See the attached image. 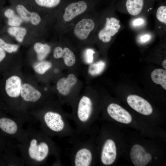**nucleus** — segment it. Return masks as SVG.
I'll return each instance as SVG.
<instances>
[{"label": "nucleus", "mask_w": 166, "mask_h": 166, "mask_svg": "<svg viewBox=\"0 0 166 166\" xmlns=\"http://www.w3.org/2000/svg\"><path fill=\"white\" fill-rule=\"evenodd\" d=\"M26 130L27 136L25 141L17 145L24 165H43L52 155L56 157V163L60 164L59 150L51 137L42 130L31 128Z\"/></svg>", "instance_id": "nucleus-1"}, {"label": "nucleus", "mask_w": 166, "mask_h": 166, "mask_svg": "<svg viewBox=\"0 0 166 166\" xmlns=\"http://www.w3.org/2000/svg\"><path fill=\"white\" fill-rule=\"evenodd\" d=\"M43 106L29 113L40 123L41 130L50 136L69 137L77 135L70 125L71 115L63 112L59 107L52 105L43 104Z\"/></svg>", "instance_id": "nucleus-2"}, {"label": "nucleus", "mask_w": 166, "mask_h": 166, "mask_svg": "<svg viewBox=\"0 0 166 166\" xmlns=\"http://www.w3.org/2000/svg\"><path fill=\"white\" fill-rule=\"evenodd\" d=\"M11 6L27 26L41 40L54 34L56 16L38 10L24 0H10Z\"/></svg>", "instance_id": "nucleus-3"}, {"label": "nucleus", "mask_w": 166, "mask_h": 166, "mask_svg": "<svg viewBox=\"0 0 166 166\" xmlns=\"http://www.w3.org/2000/svg\"><path fill=\"white\" fill-rule=\"evenodd\" d=\"M101 12L94 9L77 19L61 37L67 44L78 47L93 43L94 35L99 24Z\"/></svg>", "instance_id": "nucleus-4"}, {"label": "nucleus", "mask_w": 166, "mask_h": 166, "mask_svg": "<svg viewBox=\"0 0 166 166\" xmlns=\"http://www.w3.org/2000/svg\"><path fill=\"white\" fill-rule=\"evenodd\" d=\"M98 0H68L56 15L54 35L57 38L69 29L79 18L95 9Z\"/></svg>", "instance_id": "nucleus-5"}, {"label": "nucleus", "mask_w": 166, "mask_h": 166, "mask_svg": "<svg viewBox=\"0 0 166 166\" xmlns=\"http://www.w3.org/2000/svg\"><path fill=\"white\" fill-rule=\"evenodd\" d=\"M112 4L101 12V17L95 31L93 42L106 45L111 43L121 30L122 26Z\"/></svg>", "instance_id": "nucleus-6"}, {"label": "nucleus", "mask_w": 166, "mask_h": 166, "mask_svg": "<svg viewBox=\"0 0 166 166\" xmlns=\"http://www.w3.org/2000/svg\"><path fill=\"white\" fill-rule=\"evenodd\" d=\"M76 126L77 134L91 133V127L96 118L93 100L87 95L82 96L75 105L71 115Z\"/></svg>", "instance_id": "nucleus-7"}, {"label": "nucleus", "mask_w": 166, "mask_h": 166, "mask_svg": "<svg viewBox=\"0 0 166 166\" xmlns=\"http://www.w3.org/2000/svg\"><path fill=\"white\" fill-rule=\"evenodd\" d=\"M90 136L86 140H81L77 135L70 137L69 143L72 144L70 159L72 165L91 166L94 164L96 147L93 138Z\"/></svg>", "instance_id": "nucleus-8"}, {"label": "nucleus", "mask_w": 166, "mask_h": 166, "mask_svg": "<svg viewBox=\"0 0 166 166\" xmlns=\"http://www.w3.org/2000/svg\"><path fill=\"white\" fill-rule=\"evenodd\" d=\"M27 119L22 117H10L6 113L0 112V134L10 139H14L23 143L26 139V130L23 124Z\"/></svg>", "instance_id": "nucleus-9"}, {"label": "nucleus", "mask_w": 166, "mask_h": 166, "mask_svg": "<svg viewBox=\"0 0 166 166\" xmlns=\"http://www.w3.org/2000/svg\"><path fill=\"white\" fill-rule=\"evenodd\" d=\"M20 97L22 101V109L23 113L28 116L26 113V107L32 105L39 104L42 103V94L41 92L32 85L28 83L22 84Z\"/></svg>", "instance_id": "nucleus-10"}, {"label": "nucleus", "mask_w": 166, "mask_h": 166, "mask_svg": "<svg viewBox=\"0 0 166 166\" xmlns=\"http://www.w3.org/2000/svg\"><path fill=\"white\" fill-rule=\"evenodd\" d=\"M7 31L8 34L17 42L20 44L29 41L34 42L42 40L26 26L23 25L18 26H8Z\"/></svg>", "instance_id": "nucleus-11"}, {"label": "nucleus", "mask_w": 166, "mask_h": 166, "mask_svg": "<svg viewBox=\"0 0 166 166\" xmlns=\"http://www.w3.org/2000/svg\"><path fill=\"white\" fill-rule=\"evenodd\" d=\"M40 11L57 14L68 0H24Z\"/></svg>", "instance_id": "nucleus-12"}, {"label": "nucleus", "mask_w": 166, "mask_h": 166, "mask_svg": "<svg viewBox=\"0 0 166 166\" xmlns=\"http://www.w3.org/2000/svg\"><path fill=\"white\" fill-rule=\"evenodd\" d=\"M117 156V149L114 141L110 138L105 139L101 147L100 154V160L104 165L112 164Z\"/></svg>", "instance_id": "nucleus-13"}, {"label": "nucleus", "mask_w": 166, "mask_h": 166, "mask_svg": "<svg viewBox=\"0 0 166 166\" xmlns=\"http://www.w3.org/2000/svg\"><path fill=\"white\" fill-rule=\"evenodd\" d=\"M128 105L134 110L142 114L148 115L152 112L150 104L143 98L136 95H130L127 98Z\"/></svg>", "instance_id": "nucleus-14"}, {"label": "nucleus", "mask_w": 166, "mask_h": 166, "mask_svg": "<svg viewBox=\"0 0 166 166\" xmlns=\"http://www.w3.org/2000/svg\"><path fill=\"white\" fill-rule=\"evenodd\" d=\"M106 111L108 115L114 120L125 124L130 123L132 120L130 113L120 105L111 103L107 107Z\"/></svg>", "instance_id": "nucleus-15"}, {"label": "nucleus", "mask_w": 166, "mask_h": 166, "mask_svg": "<svg viewBox=\"0 0 166 166\" xmlns=\"http://www.w3.org/2000/svg\"><path fill=\"white\" fill-rule=\"evenodd\" d=\"M130 158L133 164L136 166H144L151 160V155L147 152L142 146L136 144L132 148Z\"/></svg>", "instance_id": "nucleus-16"}, {"label": "nucleus", "mask_w": 166, "mask_h": 166, "mask_svg": "<svg viewBox=\"0 0 166 166\" xmlns=\"http://www.w3.org/2000/svg\"><path fill=\"white\" fill-rule=\"evenodd\" d=\"M154 0H125L124 8L127 13L131 16H137L144 14L149 7V2Z\"/></svg>", "instance_id": "nucleus-17"}, {"label": "nucleus", "mask_w": 166, "mask_h": 166, "mask_svg": "<svg viewBox=\"0 0 166 166\" xmlns=\"http://www.w3.org/2000/svg\"><path fill=\"white\" fill-rule=\"evenodd\" d=\"M77 81V78L73 73L69 74L66 77L59 79L56 83V89L61 96L66 97L69 94L72 88Z\"/></svg>", "instance_id": "nucleus-18"}, {"label": "nucleus", "mask_w": 166, "mask_h": 166, "mask_svg": "<svg viewBox=\"0 0 166 166\" xmlns=\"http://www.w3.org/2000/svg\"><path fill=\"white\" fill-rule=\"evenodd\" d=\"M3 166H22L23 162L13 152V145L6 148L0 154Z\"/></svg>", "instance_id": "nucleus-19"}, {"label": "nucleus", "mask_w": 166, "mask_h": 166, "mask_svg": "<svg viewBox=\"0 0 166 166\" xmlns=\"http://www.w3.org/2000/svg\"><path fill=\"white\" fill-rule=\"evenodd\" d=\"M45 41L38 40L35 42L33 44V49L38 61L45 60L52 51L51 45Z\"/></svg>", "instance_id": "nucleus-20"}, {"label": "nucleus", "mask_w": 166, "mask_h": 166, "mask_svg": "<svg viewBox=\"0 0 166 166\" xmlns=\"http://www.w3.org/2000/svg\"><path fill=\"white\" fill-rule=\"evenodd\" d=\"M152 81L155 84L160 85L164 89H166V70L161 69H156L151 74Z\"/></svg>", "instance_id": "nucleus-21"}, {"label": "nucleus", "mask_w": 166, "mask_h": 166, "mask_svg": "<svg viewBox=\"0 0 166 166\" xmlns=\"http://www.w3.org/2000/svg\"><path fill=\"white\" fill-rule=\"evenodd\" d=\"M155 18L157 28L159 30L165 29L166 25V6L162 5L159 6L156 10L155 14Z\"/></svg>", "instance_id": "nucleus-22"}, {"label": "nucleus", "mask_w": 166, "mask_h": 166, "mask_svg": "<svg viewBox=\"0 0 166 166\" xmlns=\"http://www.w3.org/2000/svg\"><path fill=\"white\" fill-rule=\"evenodd\" d=\"M61 58L65 65L69 67L73 66L76 60L74 52L71 48L66 46L63 47V53Z\"/></svg>", "instance_id": "nucleus-23"}, {"label": "nucleus", "mask_w": 166, "mask_h": 166, "mask_svg": "<svg viewBox=\"0 0 166 166\" xmlns=\"http://www.w3.org/2000/svg\"><path fill=\"white\" fill-rule=\"evenodd\" d=\"M52 65L50 61L44 60L36 63L34 65L33 68L37 73L43 75L51 69Z\"/></svg>", "instance_id": "nucleus-24"}, {"label": "nucleus", "mask_w": 166, "mask_h": 166, "mask_svg": "<svg viewBox=\"0 0 166 166\" xmlns=\"http://www.w3.org/2000/svg\"><path fill=\"white\" fill-rule=\"evenodd\" d=\"M105 66L104 62L100 61L91 65L89 68L88 72L91 75L99 74L103 71Z\"/></svg>", "instance_id": "nucleus-25"}, {"label": "nucleus", "mask_w": 166, "mask_h": 166, "mask_svg": "<svg viewBox=\"0 0 166 166\" xmlns=\"http://www.w3.org/2000/svg\"><path fill=\"white\" fill-rule=\"evenodd\" d=\"M0 47L7 53L11 54L17 52L19 47L18 44L7 43L0 38Z\"/></svg>", "instance_id": "nucleus-26"}, {"label": "nucleus", "mask_w": 166, "mask_h": 166, "mask_svg": "<svg viewBox=\"0 0 166 166\" xmlns=\"http://www.w3.org/2000/svg\"><path fill=\"white\" fill-rule=\"evenodd\" d=\"M7 23L8 26H18L24 25V22L20 17L17 14L12 17L7 19Z\"/></svg>", "instance_id": "nucleus-27"}, {"label": "nucleus", "mask_w": 166, "mask_h": 166, "mask_svg": "<svg viewBox=\"0 0 166 166\" xmlns=\"http://www.w3.org/2000/svg\"><path fill=\"white\" fill-rule=\"evenodd\" d=\"M138 16L133 19L131 22L132 26L134 28H140L145 25V19L140 16Z\"/></svg>", "instance_id": "nucleus-28"}, {"label": "nucleus", "mask_w": 166, "mask_h": 166, "mask_svg": "<svg viewBox=\"0 0 166 166\" xmlns=\"http://www.w3.org/2000/svg\"><path fill=\"white\" fill-rule=\"evenodd\" d=\"M10 139L0 134V153L12 145Z\"/></svg>", "instance_id": "nucleus-29"}, {"label": "nucleus", "mask_w": 166, "mask_h": 166, "mask_svg": "<svg viewBox=\"0 0 166 166\" xmlns=\"http://www.w3.org/2000/svg\"><path fill=\"white\" fill-rule=\"evenodd\" d=\"M63 53V47L61 45L55 46L52 51V56L55 59H59L62 57Z\"/></svg>", "instance_id": "nucleus-30"}, {"label": "nucleus", "mask_w": 166, "mask_h": 166, "mask_svg": "<svg viewBox=\"0 0 166 166\" xmlns=\"http://www.w3.org/2000/svg\"><path fill=\"white\" fill-rule=\"evenodd\" d=\"M152 36L149 33H144L140 34L138 37V41L140 43L144 44L150 41L152 38Z\"/></svg>", "instance_id": "nucleus-31"}, {"label": "nucleus", "mask_w": 166, "mask_h": 166, "mask_svg": "<svg viewBox=\"0 0 166 166\" xmlns=\"http://www.w3.org/2000/svg\"><path fill=\"white\" fill-rule=\"evenodd\" d=\"M86 51L85 52L86 53L85 55V57L86 59V61L88 63H91L93 60V54L94 52L92 49H89L87 48L86 49Z\"/></svg>", "instance_id": "nucleus-32"}, {"label": "nucleus", "mask_w": 166, "mask_h": 166, "mask_svg": "<svg viewBox=\"0 0 166 166\" xmlns=\"http://www.w3.org/2000/svg\"><path fill=\"white\" fill-rule=\"evenodd\" d=\"M7 53L2 49L0 47V65L2 64L6 59V57ZM0 67H1L0 66Z\"/></svg>", "instance_id": "nucleus-33"}, {"label": "nucleus", "mask_w": 166, "mask_h": 166, "mask_svg": "<svg viewBox=\"0 0 166 166\" xmlns=\"http://www.w3.org/2000/svg\"><path fill=\"white\" fill-rule=\"evenodd\" d=\"M0 112H3L5 113H6V111L4 107V106L0 100Z\"/></svg>", "instance_id": "nucleus-34"}, {"label": "nucleus", "mask_w": 166, "mask_h": 166, "mask_svg": "<svg viewBox=\"0 0 166 166\" xmlns=\"http://www.w3.org/2000/svg\"><path fill=\"white\" fill-rule=\"evenodd\" d=\"M162 65L163 67L165 69H166V59L164 60L162 63Z\"/></svg>", "instance_id": "nucleus-35"}, {"label": "nucleus", "mask_w": 166, "mask_h": 166, "mask_svg": "<svg viewBox=\"0 0 166 166\" xmlns=\"http://www.w3.org/2000/svg\"><path fill=\"white\" fill-rule=\"evenodd\" d=\"M0 166H3V163H2L0 156Z\"/></svg>", "instance_id": "nucleus-36"}, {"label": "nucleus", "mask_w": 166, "mask_h": 166, "mask_svg": "<svg viewBox=\"0 0 166 166\" xmlns=\"http://www.w3.org/2000/svg\"><path fill=\"white\" fill-rule=\"evenodd\" d=\"M155 159H156V157H155Z\"/></svg>", "instance_id": "nucleus-37"}]
</instances>
